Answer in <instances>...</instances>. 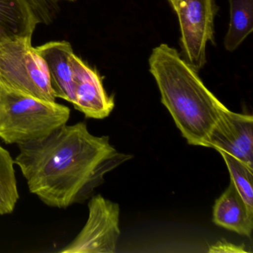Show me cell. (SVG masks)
Masks as SVG:
<instances>
[{
    "mask_svg": "<svg viewBox=\"0 0 253 253\" xmlns=\"http://www.w3.org/2000/svg\"><path fill=\"white\" fill-rule=\"evenodd\" d=\"M18 149L14 162L29 192L57 209L89 199L107 173L132 158L117 151L108 136L93 135L84 122L66 124Z\"/></svg>",
    "mask_w": 253,
    "mask_h": 253,
    "instance_id": "6da1fadb",
    "label": "cell"
},
{
    "mask_svg": "<svg viewBox=\"0 0 253 253\" xmlns=\"http://www.w3.org/2000/svg\"><path fill=\"white\" fill-rule=\"evenodd\" d=\"M161 102L188 143L206 147L226 106L204 85L196 69L167 44L155 47L149 59Z\"/></svg>",
    "mask_w": 253,
    "mask_h": 253,
    "instance_id": "7a4b0ae2",
    "label": "cell"
},
{
    "mask_svg": "<svg viewBox=\"0 0 253 253\" xmlns=\"http://www.w3.org/2000/svg\"><path fill=\"white\" fill-rule=\"evenodd\" d=\"M71 110L0 82V139L5 144L30 143L44 138L67 124Z\"/></svg>",
    "mask_w": 253,
    "mask_h": 253,
    "instance_id": "3957f363",
    "label": "cell"
},
{
    "mask_svg": "<svg viewBox=\"0 0 253 253\" xmlns=\"http://www.w3.org/2000/svg\"><path fill=\"white\" fill-rule=\"evenodd\" d=\"M32 41V38H19L0 42V82L41 100L55 102L46 65Z\"/></svg>",
    "mask_w": 253,
    "mask_h": 253,
    "instance_id": "277c9868",
    "label": "cell"
},
{
    "mask_svg": "<svg viewBox=\"0 0 253 253\" xmlns=\"http://www.w3.org/2000/svg\"><path fill=\"white\" fill-rule=\"evenodd\" d=\"M178 17L185 60L197 70L207 63V47L214 43L215 0H167Z\"/></svg>",
    "mask_w": 253,
    "mask_h": 253,
    "instance_id": "5b68a950",
    "label": "cell"
},
{
    "mask_svg": "<svg viewBox=\"0 0 253 253\" xmlns=\"http://www.w3.org/2000/svg\"><path fill=\"white\" fill-rule=\"evenodd\" d=\"M86 223L62 253H114L119 239L120 207L97 195L90 198Z\"/></svg>",
    "mask_w": 253,
    "mask_h": 253,
    "instance_id": "8992f818",
    "label": "cell"
},
{
    "mask_svg": "<svg viewBox=\"0 0 253 253\" xmlns=\"http://www.w3.org/2000/svg\"><path fill=\"white\" fill-rule=\"evenodd\" d=\"M206 148L224 152L253 169V118L226 108L211 129Z\"/></svg>",
    "mask_w": 253,
    "mask_h": 253,
    "instance_id": "52a82bcc",
    "label": "cell"
},
{
    "mask_svg": "<svg viewBox=\"0 0 253 253\" xmlns=\"http://www.w3.org/2000/svg\"><path fill=\"white\" fill-rule=\"evenodd\" d=\"M75 86L74 107L85 118L101 120L109 116L115 107L113 97L106 92L97 70L75 52L71 57Z\"/></svg>",
    "mask_w": 253,
    "mask_h": 253,
    "instance_id": "ba28073f",
    "label": "cell"
},
{
    "mask_svg": "<svg viewBox=\"0 0 253 253\" xmlns=\"http://www.w3.org/2000/svg\"><path fill=\"white\" fill-rule=\"evenodd\" d=\"M36 50L46 65L55 97L73 104L75 86L71 63L74 53L72 45L67 41H52L36 47Z\"/></svg>",
    "mask_w": 253,
    "mask_h": 253,
    "instance_id": "9c48e42d",
    "label": "cell"
},
{
    "mask_svg": "<svg viewBox=\"0 0 253 253\" xmlns=\"http://www.w3.org/2000/svg\"><path fill=\"white\" fill-rule=\"evenodd\" d=\"M213 222L243 236L251 235L253 213L250 212L231 180L227 189L214 203Z\"/></svg>",
    "mask_w": 253,
    "mask_h": 253,
    "instance_id": "30bf717a",
    "label": "cell"
},
{
    "mask_svg": "<svg viewBox=\"0 0 253 253\" xmlns=\"http://www.w3.org/2000/svg\"><path fill=\"white\" fill-rule=\"evenodd\" d=\"M40 24L27 0H0V42L32 38Z\"/></svg>",
    "mask_w": 253,
    "mask_h": 253,
    "instance_id": "8fae6325",
    "label": "cell"
},
{
    "mask_svg": "<svg viewBox=\"0 0 253 253\" xmlns=\"http://www.w3.org/2000/svg\"><path fill=\"white\" fill-rule=\"evenodd\" d=\"M230 18L223 45L232 51L247 39L253 31V0H229Z\"/></svg>",
    "mask_w": 253,
    "mask_h": 253,
    "instance_id": "7c38bea8",
    "label": "cell"
},
{
    "mask_svg": "<svg viewBox=\"0 0 253 253\" xmlns=\"http://www.w3.org/2000/svg\"><path fill=\"white\" fill-rule=\"evenodd\" d=\"M14 165L10 152L0 146V215L14 212L20 199Z\"/></svg>",
    "mask_w": 253,
    "mask_h": 253,
    "instance_id": "4fadbf2b",
    "label": "cell"
},
{
    "mask_svg": "<svg viewBox=\"0 0 253 253\" xmlns=\"http://www.w3.org/2000/svg\"><path fill=\"white\" fill-rule=\"evenodd\" d=\"M220 154L229 170L231 181L247 204L250 212L253 213V169L228 154L224 152Z\"/></svg>",
    "mask_w": 253,
    "mask_h": 253,
    "instance_id": "5bb4252c",
    "label": "cell"
},
{
    "mask_svg": "<svg viewBox=\"0 0 253 253\" xmlns=\"http://www.w3.org/2000/svg\"><path fill=\"white\" fill-rule=\"evenodd\" d=\"M27 2L33 10L40 24L48 26L52 23L60 10L56 0H27Z\"/></svg>",
    "mask_w": 253,
    "mask_h": 253,
    "instance_id": "9a60e30c",
    "label": "cell"
},
{
    "mask_svg": "<svg viewBox=\"0 0 253 253\" xmlns=\"http://www.w3.org/2000/svg\"><path fill=\"white\" fill-rule=\"evenodd\" d=\"M247 252L244 245H236L226 241H217L209 250V253H242Z\"/></svg>",
    "mask_w": 253,
    "mask_h": 253,
    "instance_id": "2e32d148",
    "label": "cell"
},
{
    "mask_svg": "<svg viewBox=\"0 0 253 253\" xmlns=\"http://www.w3.org/2000/svg\"><path fill=\"white\" fill-rule=\"evenodd\" d=\"M56 1L58 2L59 0H56ZM68 1H70V2H75V1H76V0H68Z\"/></svg>",
    "mask_w": 253,
    "mask_h": 253,
    "instance_id": "e0dca14e",
    "label": "cell"
}]
</instances>
